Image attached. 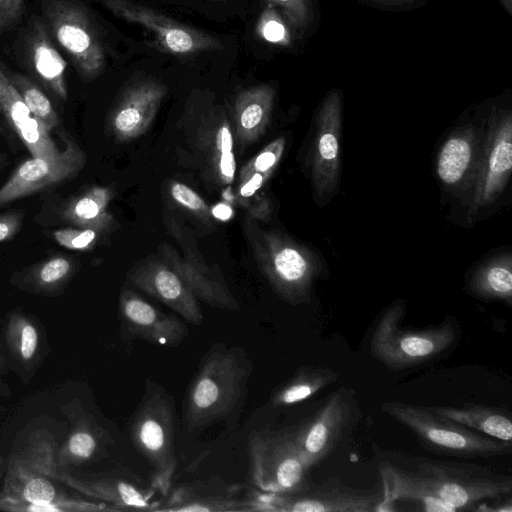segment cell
Segmentation results:
<instances>
[{"label": "cell", "instance_id": "cell-1", "mask_svg": "<svg viewBox=\"0 0 512 512\" xmlns=\"http://www.w3.org/2000/svg\"><path fill=\"white\" fill-rule=\"evenodd\" d=\"M55 456L54 438L36 431L22 451L11 456L0 492V510L7 512H106L107 503L75 497L61 489L48 469Z\"/></svg>", "mask_w": 512, "mask_h": 512}, {"label": "cell", "instance_id": "cell-2", "mask_svg": "<svg viewBox=\"0 0 512 512\" xmlns=\"http://www.w3.org/2000/svg\"><path fill=\"white\" fill-rule=\"evenodd\" d=\"M252 370L243 349L216 344L202 359L185 396L184 417L189 430L230 416L247 392Z\"/></svg>", "mask_w": 512, "mask_h": 512}, {"label": "cell", "instance_id": "cell-3", "mask_svg": "<svg viewBox=\"0 0 512 512\" xmlns=\"http://www.w3.org/2000/svg\"><path fill=\"white\" fill-rule=\"evenodd\" d=\"M406 305L398 300L380 315L372 332V356L393 371L431 362L452 350L461 338V326L453 316L440 324L412 329L402 325Z\"/></svg>", "mask_w": 512, "mask_h": 512}, {"label": "cell", "instance_id": "cell-4", "mask_svg": "<svg viewBox=\"0 0 512 512\" xmlns=\"http://www.w3.org/2000/svg\"><path fill=\"white\" fill-rule=\"evenodd\" d=\"M175 404L159 383L147 379L144 394L129 422L131 441L151 467V486L164 498L177 468Z\"/></svg>", "mask_w": 512, "mask_h": 512}, {"label": "cell", "instance_id": "cell-5", "mask_svg": "<svg viewBox=\"0 0 512 512\" xmlns=\"http://www.w3.org/2000/svg\"><path fill=\"white\" fill-rule=\"evenodd\" d=\"M381 409L410 429L422 449L437 455L491 458L505 456L512 452V442L501 441L476 432L436 414L430 407L389 401L382 403Z\"/></svg>", "mask_w": 512, "mask_h": 512}, {"label": "cell", "instance_id": "cell-6", "mask_svg": "<svg viewBox=\"0 0 512 512\" xmlns=\"http://www.w3.org/2000/svg\"><path fill=\"white\" fill-rule=\"evenodd\" d=\"M413 471L442 500L459 510L510 495L512 477L489 466L405 455Z\"/></svg>", "mask_w": 512, "mask_h": 512}, {"label": "cell", "instance_id": "cell-7", "mask_svg": "<svg viewBox=\"0 0 512 512\" xmlns=\"http://www.w3.org/2000/svg\"><path fill=\"white\" fill-rule=\"evenodd\" d=\"M244 231L261 271L275 291L290 304L308 302L314 267L306 251L278 231L259 228L248 217Z\"/></svg>", "mask_w": 512, "mask_h": 512}, {"label": "cell", "instance_id": "cell-8", "mask_svg": "<svg viewBox=\"0 0 512 512\" xmlns=\"http://www.w3.org/2000/svg\"><path fill=\"white\" fill-rule=\"evenodd\" d=\"M249 454L252 481L260 491L285 493L309 486L312 467L296 442L294 427L251 434Z\"/></svg>", "mask_w": 512, "mask_h": 512}, {"label": "cell", "instance_id": "cell-9", "mask_svg": "<svg viewBox=\"0 0 512 512\" xmlns=\"http://www.w3.org/2000/svg\"><path fill=\"white\" fill-rule=\"evenodd\" d=\"M383 498L378 487L356 488L338 478L285 493L251 491V511L275 512H375Z\"/></svg>", "mask_w": 512, "mask_h": 512}, {"label": "cell", "instance_id": "cell-10", "mask_svg": "<svg viewBox=\"0 0 512 512\" xmlns=\"http://www.w3.org/2000/svg\"><path fill=\"white\" fill-rule=\"evenodd\" d=\"M42 10L79 75L87 81L98 77L105 68V52L86 8L77 0H43Z\"/></svg>", "mask_w": 512, "mask_h": 512}, {"label": "cell", "instance_id": "cell-11", "mask_svg": "<svg viewBox=\"0 0 512 512\" xmlns=\"http://www.w3.org/2000/svg\"><path fill=\"white\" fill-rule=\"evenodd\" d=\"M358 416L355 390L340 387L315 414L294 427L296 442L311 467L331 454Z\"/></svg>", "mask_w": 512, "mask_h": 512}, {"label": "cell", "instance_id": "cell-12", "mask_svg": "<svg viewBox=\"0 0 512 512\" xmlns=\"http://www.w3.org/2000/svg\"><path fill=\"white\" fill-rule=\"evenodd\" d=\"M115 16L150 31L162 51L180 57L223 49L221 41L129 0H99Z\"/></svg>", "mask_w": 512, "mask_h": 512}, {"label": "cell", "instance_id": "cell-13", "mask_svg": "<svg viewBox=\"0 0 512 512\" xmlns=\"http://www.w3.org/2000/svg\"><path fill=\"white\" fill-rule=\"evenodd\" d=\"M342 96L337 89L323 99L316 116L310 165L314 190L321 200L331 197L339 183Z\"/></svg>", "mask_w": 512, "mask_h": 512}, {"label": "cell", "instance_id": "cell-14", "mask_svg": "<svg viewBox=\"0 0 512 512\" xmlns=\"http://www.w3.org/2000/svg\"><path fill=\"white\" fill-rule=\"evenodd\" d=\"M54 160L31 157L24 160L0 187V207L74 178L84 167L85 154L69 137Z\"/></svg>", "mask_w": 512, "mask_h": 512}, {"label": "cell", "instance_id": "cell-15", "mask_svg": "<svg viewBox=\"0 0 512 512\" xmlns=\"http://www.w3.org/2000/svg\"><path fill=\"white\" fill-rule=\"evenodd\" d=\"M50 475L79 493L107 503L114 511H153L159 504L156 490L143 486L131 472H114L88 478H78L57 465L53 456L48 465Z\"/></svg>", "mask_w": 512, "mask_h": 512}, {"label": "cell", "instance_id": "cell-16", "mask_svg": "<svg viewBox=\"0 0 512 512\" xmlns=\"http://www.w3.org/2000/svg\"><path fill=\"white\" fill-rule=\"evenodd\" d=\"M480 170L472 194L471 211L492 204L504 190L512 168V116L509 110L494 113Z\"/></svg>", "mask_w": 512, "mask_h": 512}, {"label": "cell", "instance_id": "cell-17", "mask_svg": "<svg viewBox=\"0 0 512 512\" xmlns=\"http://www.w3.org/2000/svg\"><path fill=\"white\" fill-rule=\"evenodd\" d=\"M119 313L122 330L132 340L176 347L188 334L186 325L177 316L162 312L129 289L121 292Z\"/></svg>", "mask_w": 512, "mask_h": 512}, {"label": "cell", "instance_id": "cell-18", "mask_svg": "<svg viewBox=\"0 0 512 512\" xmlns=\"http://www.w3.org/2000/svg\"><path fill=\"white\" fill-rule=\"evenodd\" d=\"M167 88L153 79H144L128 86L118 98L108 120L112 135L120 141L137 138L153 122Z\"/></svg>", "mask_w": 512, "mask_h": 512}, {"label": "cell", "instance_id": "cell-19", "mask_svg": "<svg viewBox=\"0 0 512 512\" xmlns=\"http://www.w3.org/2000/svg\"><path fill=\"white\" fill-rule=\"evenodd\" d=\"M159 512H236L251 511L249 496L241 497L239 489L220 479L195 480L170 490Z\"/></svg>", "mask_w": 512, "mask_h": 512}, {"label": "cell", "instance_id": "cell-20", "mask_svg": "<svg viewBox=\"0 0 512 512\" xmlns=\"http://www.w3.org/2000/svg\"><path fill=\"white\" fill-rule=\"evenodd\" d=\"M131 282L179 314L185 321L199 325L203 314L198 299L164 260H151L135 267L129 275Z\"/></svg>", "mask_w": 512, "mask_h": 512}, {"label": "cell", "instance_id": "cell-21", "mask_svg": "<svg viewBox=\"0 0 512 512\" xmlns=\"http://www.w3.org/2000/svg\"><path fill=\"white\" fill-rule=\"evenodd\" d=\"M0 110L32 157L54 160L60 155L61 150L51 138V131L31 113L1 66Z\"/></svg>", "mask_w": 512, "mask_h": 512}, {"label": "cell", "instance_id": "cell-22", "mask_svg": "<svg viewBox=\"0 0 512 512\" xmlns=\"http://www.w3.org/2000/svg\"><path fill=\"white\" fill-rule=\"evenodd\" d=\"M378 471L383 484V498L377 511H394L393 503L398 500L415 504L427 512H455L457 509L438 497L413 471L406 470L384 460Z\"/></svg>", "mask_w": 512, "mask_h": 512}, {"label": "cell", "instance_id": "cell-23", "mask_svg": "<svg viewBox=\"0 0 512 512\" xmlns=\"http://www.w3.org/2000/svg\"><path fill=\"white\" fill-rule=\"evenodd\" d=\"M159 250L164 261L178 273L198 300L220 309L237 310L239 308L238 302L218 271L212 270L204 261L194 256L189 258L179 256L167 244H162Z\"/></svg>", "mask_w": 512, "mask_h": 512}, {"label": "cell", "instance_id": "cell-24", "mask_svg": "<svg viewBox=\"0 0 512 512\" xmlns=\"http://www.w3.org/2000/svg\"><path fill=\"white\" fill-rule=\"evenodd\" d=\"M26 40V56L32 72L46 89L66 101V62L53 45L42 22L34 20L30 23Z\"/></svg>", "mask_w": 512, "mask_h": 512}, {"label": "cell", "instance_id": "cell-25", "mask_svg": "<svg viewBox=\"0 0 512 512\" xmlns=\"http://www.w3.org/2000/svg\"><path fill=\"white\" fill-rule=\"evenodd\" d=\"M275 93L270 85H258L237 96L234 122L237 138L242 145L257 140L265 132L270 122Z\"/></svg>", "mask_w": 512, "mask_h": 512}, {"label": "cell", "instance_id": "cell-26", "mask_svg": "<svg viewBox=\"0 0 512 512\" xmlns=\"http://www.w3.org/2000/svg\"><path fill=\"white\" fill-rule=\"evenodd\" d=\"M436 414L458 422L476 432L511 442L512 422L505 409L479 403H465L461 407H430Z\"/></svg>", "mask_w": 512, "mask_h": 512}, {"label": "cell", "instance_id": "cell-27", "mask_svg": "<svg viewBox=\"0 0 512 512\" xmlns=\"http://www.w3.org/2000/svg\"><path fill=\"white\" fill-rule=\"evenodd\" d=\"M112 443L109 434L89 415H80L60 448L57 465L61 468L96 459Z\"/></svg>", "mask_w": 512, "mask_h": 512}, {"label": "cell", "instance_id": "cell-28", "mask_svg": "<svg viewBox=\"0 0 512 512\" xmlns=\"http://www.w3.org/2000/svg\"><path fill=\"white\" fill-rule=\"evenodd\" d=\"M112 198L107 187L92 186L70 198L61 209L63 221L72 226L104 231L112 222L108 205Z\"/></svg>", "mask_w": 512, "mask_h": 512}, {"label": "cell", "instance_id": "cell-29", "mask_svg": "<svg viewBox=\"0 0 512 512\" xmlns=\"http://www.w3.org/2000/svg\"><path fill=\"white\" fill-rule=\"evenodd\" d=\"M78 269L77 259L57 254L25 269L17 277L21 289L42 294H56L66 286Z\"/></svg>", "mask_w": 512, "mask_h": 512}, {"label": "cell", "instance_id": "cell-30", "mask_svg": "<svg viewBox=\"0 0 512 512\" xmlns=\"http://www.w3.org/2000/svg\"><path fill=\"white\" fill-rule=\"evenodd\" d=\"M339 378L337 372L326 366L304 365L274 390L270 397L273 406H289L309 399Z\"/></svg>", "mask_w": 512, "mask_h": 512}, {"label": "cell", "instance_id": "cell-31", "mask_svg": "<svg viewBox=\"0 0 512 512\" xmlns=\"http://www.w3.org/2000/svg\"><path fill=\"white\" fill-rule=\"evenodd\" d=\"M474 134L458 132L442 145L437 158V173L446 185L458 184L469 171L475 151Z\"/></svg>", "mask_w": 512, "mask_h": 512}, {"label": "cell", "instance_id": "cell-32", "mask_svg": "<svg viewBox=\"0 0 512 512\" xmlns=\"http://www.w3.org/2000/svg\"><path fill=\"white\" fill-rule=\"evenodd\" d=\"M470 288L481 298L512 302V271L510 260L498 261L483 267L475 274Z\"/></svg>", "mask_w": 512, "mask_h": 512}, {"label": "cell", "instance_id": "cell-33", "mask_svg": "<svg viewBox=\"0 0 512 512\" xmlns=\"http://www.w3.org/2000/svg\"><path fill=\"white\" fill-rule=\"evenodd\" d=\"M3 71L23 98L31 113L51 132L57 129L60 124L59 115L39 85L22 74L6 69H3Z\"/></svg>", "mask_w": 512, "mask_h": 512}, {"label": "cell", "instance_id": "cell-34", "mask_svg": "<svg viewBox=\"0 0 512 512\" xmlns=\"http://www.w3.org/2000/svg\"><path fill=\"white\" fill-rule=\"evenodd\" d=\"M6 341L17 361L30 364L38 353L39 332L25 315L13 313L7 324Z\"/></svg>", "mask_w": 512, "mask_h": 512}, {"label": "cell", "instance_id": "cell-35", "mask_svg": "<svg viewBox=\"0 0 512 512\" xmlns=\"http://www.w3.org/2000/svg\"><path fill=\"white\" fill-rule=\"evenodd\" d=\"M276 8L290 27L295 37H302L314 19L312 0H265Z\"/></svg>", "mask_w": 512, "mask_h": 512}, {"label": "cell", "instance_id": "cell-36", "mask_svg": "<svg viewBox=\"0 0 512 512\" xmlns=\"http://www.w3.org/2000/svg\"><path fill=\"white\" fill-rule=\"evenodd\" d=\"M258 36L264 41L289 46L292 42V31L279 11L267 4L262 11L256 26Z\"/></svg>", "mask_w": 512, "mask_h": 512}, {"label": "cell", "instance_id": "cell-37", "mask_svg": "<svg viewBox=\"0 0 512 512\" xmlns=\"http://www.w3.org/2000/svg\"><path fill=\"white\" fill-rule=\"evenodd\" d=\"M217 171L220 179L230 184L235 178L236 160L233 152V136L229 123L224 121L215 137Z\"/></svg>", "mask_w": 512, "mask_h": 512}, {"label": "cell", "instance_id": "cell-38", "mask_svg": "<svg viewBox=\"0 0 512 512\" xmlns=\"http://www.w3.org/2000/svg\"><path fill=\"white\" fill-rule=\"evenodd\" d=\"M285 147V139L277 138L265 146L254 158H252L239 174V181L244 180L250 174L260 173L270 178L278 165Z\"/></svg>", "mask_w": 512, "mask_h": 512}, {"label": "cell", "instance_id": "cell-39", "mask_svg": "<svg viewBox=\"0 0 512 512\" xmlns=\"http://www.w3.org/2000/svg\"><path fill=\"white\" fill-rule=\"evenodd\" d=\"M100 231L91 228L71 226L56 229L51 237L60 246L72 251H89L97 244Z\"/></svg>", "mask_w": 512, "mask_h": 512}, {"label": "cell", "instance_id": "cell-40", "mask_svg": "<svg viewBox=\"0 0 512 512\" xmlns=\"http://www.w3.org/2000/svg\"><path fill=\"white\" fill-rule=\"evenodd\" d=\"M171 197L182 207L203 219L210 217V209L201 196L188 185L173 182L169 188Z\"/></svg>", "mask_w": 512, "mask_h": 512}, {"label": "cell", "instance_id": "cell-41", "mask_svg": "<svg viewBox=\"0 0 512 512\" xmlns=\"http://www.w3.org/2000/svg\"><path fill=\"white\" fill-rule=\"evenodd\" d=\"M26 0H0V35L13 29L21 20Z\"/></svg>", "mask_w": 512, "mask_h": 512}, {"label": "cell", "instance_id": "cell-42", "mask_svg": "<svg viewBox=\"0 0 512 512\" xmlns=\"http://www.w3.org/2000/svg\"><path fill=\"white\" fill-rule=\"evenodd\" d=\"M24 216L22 210H10L0 214V243L7 242L18 234Z\"/></svg>", "mask_w": 512, "mask_h": 512}, {"label": "cell", "instance_id": "cell-43", "mask_svg": "<svg viewBox=\"0 0 512 512\" xmlns=\"http://www.w3.org/2000/svg\"><path fill=\"white\" fill-rule=\"evenodd\" d=\"M371 7L386 11L403 12L418 9L429 0H355Z\"/></svg>", "mask_w": 512, "mask_h": 512}, {"label": "cell", "instance_id": "cell-44", "mask_svg": "<svg viewBox=\"0 0 512 512\" xmlns=\"http://www.w3.org/2000/svg\"><path fill=\"white\" fill-rule=\"evenodd\" d=\"M268 179L269 177L260 173L250 174L244 180L240 181L238 200L243 205L246 204L251 198L256 196L257 192L263 187Z\"/></svg>", "mask_w": 512, "mask_h": 512}, {"label": "cell", "instance_id": "cell-45", "mask_svg": "<svg viewBox=\"0 0 512 512\" xmlns=\"http://www.w3.org/2000/svg\"><path fill=\"white\" fill-rule=\"evenodd\" d=\"M271 215V202L265 196H259L248 206V218L266 220Z\"/></svg>", "mask_w": 512, "mask_h": 512}, {"label": "cell", "instance_id": "cell-46", "mask_svg": "<svg viewBox=\"0 0 512 512\" xmlns=\"http://www.w3.org/2000/svg\"><path fill=\"white\" fill-rule=\"evenodd\" d=\"M210 213L217 220L227 221L233 216V209L227 203H217L210 209Z\"/></svg>", "mask_w": 512, "mask_h": 512}, {"label": "cell", "instance_id": "cell-47", "mask_svg": "<svg viewBox=\"0 0 512 512\" xmlns=\"http://www.w3.org/2000/svg\"><path fill=\"white\" fill-rule=\"evenodd\" d=\"M509 15L512 14V0H499Z\"/></svg>", "mask_w": 512, "mask_h": 512}, {"label": "cell", "instance_id": "cell-48", "mask_svg": "<svg viewBox=\"0 0 512 512\" xmlns=\"http://www.w3.org/2000/svg\"><path fill=\"white\" fill-rule=\"evenodd\" d=\"M8 163V156L5 153H0V170Z\"/></svg>", "mask_w": 512, "mask_h": 512}, {"label": "cell", "instance_id": "cell-49", "mask_svg": "<svg viewBox=\"0 0 512 512\" xmlns=\"http://www.w3.org/2000/svg\"><path fill=\"white\" fill-rule=\"evenodd\" d=\"M0 136L5 137V138L9 137V134L7 133L5 128H3L1 125H0Z\"/></svg>", "mask_w": 512, "mask_h": 512}]
</instances>
